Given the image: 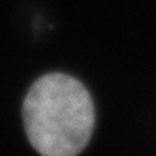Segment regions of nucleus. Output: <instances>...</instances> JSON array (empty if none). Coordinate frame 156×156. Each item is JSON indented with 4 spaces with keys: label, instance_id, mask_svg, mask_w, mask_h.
<instances>
[{
    "label": "nucleus",
    "instance_id": "obj_1",
    "mask_svg": "<svg viewBox=\"0 0 156 156\" xmlns=\"http://www.w3.org/2000/svg\"><path fill=\"white\" fill-rule=\"evenodd\" d=\"M30 145L42 156H77L94 130V103L87 88L67 74H46L23 101Z\"/></svg>",
    "mask_w": 156,
    "mask_h": 156
}]
</instances>
